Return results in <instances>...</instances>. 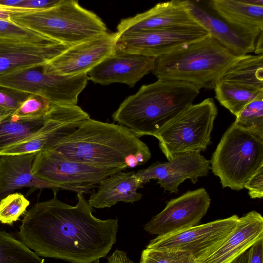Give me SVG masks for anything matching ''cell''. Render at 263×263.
Instances as JSON below:
<instances>
[{
  "label": "cell",
  "mask_w": 263,
  "mask_h": 263,
  "mask_svg": "<svg viewBox=\"0 0 263 263\" xmlns=\"http://www.w3.org/2000/svg\"><path fill=\"white\" fill-rule=\"evenodd\" d=\"M38 202L27 211L18 234L39 256L71 263H93L105 257L116 243L118 219L95 217L82 193L72 206L58 199Z\"/></svg>",
  "instance_id": "1"
},
{
  "label": "cell",
  "mask_w": 263,
  "mask_h": 263,
  "mask_svg": "<svg viewBox=\"0 0 263 263\" xmlns=\"http://www.w3.org/2000/svg\"><path fill=\"white\" fill-rule=\"evenodd\" d=\"M48 149L73 161L122 170L143 165L151 157L147 145L129 128L90 118L82 121Z\"/></svg>",
  "instance_id": "2"
},
{
  "label": "cell",
  "mask_w": 263,
  "mask_h": 263,
  "mask_svg": "<svg viewBox=\"0 0 263 263\" xmlns=\"http://www.w3.org/2000/svg\"><path fill=\"white\" fill-rule=\"evenodd\" d=\"M200 89L186 82L158 79L142 85L136 93L126 98L112 118L138 138L155 136L170 120L193 104Z\"/></svg>",
  "instance_id": "3"
},
{
  "label": "cell",
  "mask_w": 263,
  "mask_h": 263,
  "mask_svg": "<svg viewBox=\"0 0 263 263\" xmlns=\"http://www.w3.org/2000/svg\"><path fill=\"white\" fill-rule=\"evenodd\" d=\"M240 57L209 34L156 58L152 72L158 79L182 81L199 89H212Z\"/></svg>",
  "instance_id": "4"
},
{
  "label": "cell",
  "mask_w": 263,
  "mask_h": 263,
  "mask_svg": "<svg viewBox=\"0 0 263 263\" xmlns=\"http://www.w3.org/2000/svg\"><path fill=\"white\" fill-rule=\"evenodd\" d=\"M11 21L68 47L108 32L97 14L74 0H62L45 10L12 14Z\"/></svg>",
  "instance_id": "5"
},
{
  "label": "cell",
  "mask_w": 263,
  "mask_h": 263,
  "mask_svg": "<svg viewBox=\"0 0 263 263\" xmlns=\"http://www.w3.org/2000/svg\"><path fill=\"white\" fill-rule=\"evenodd\" d=\"M211 168L222 186L239 191L263 165V140L233 123L213 153Z\"/></svg>",
  "instance_id": "6"
},
{
  "label": "cell",
  "mask_w": 263,
  "mask_h": 263,
  "mask_svg": "<svg viewBox=\"0 0 263 263\" xmlns=\"http://www.w3.org/2000/svg\"><path fill=\"white\" fill-rule=\"evenodd\" d=\"M217 114L214 100L207 98L187 106L166 123L154 137L167 160L180 154L205 151Z\"/></svg>",
  "instance_id": "7"
},
{
  "label": "cell",
  "mask_w": 263,
  "mask_h": 263,
  "mask_svg": "<svg viewBox=\"0 0 263 263\" xmlns=\"http://www.w3.org/2000/svg\"><path fill=\"white\" fill-rule=\"evenodd\" d=\"M88 80L87 73L54 75L45 73L39 66L0 75V86L38 95L54 104L77 105Z\"/></svg>",
  "instance_id": "8"
},
{
  "label": "cell",
  "mask_w": 263,
  "mask_h": 263,
  "mask_svg": "<svg viewBox=\"0 0 263 263\" xmlns=\"http://www.w3.org/2000/svg\"><path fill=\"white\" fill-rule=\"evenodd\" d=\"M239 217L236 215L197 225L177 232L157 236L146 248L179 251L190 254L201 263L215 252L234 230Z\"/></svg>",
  "instance_id": "9"
},
{
  "label": "cell",
  "mask_w": 263,
  "mask_h": 263,
  "mask_svg": "<svg viewBox=\"0 0 263 263\" xmlns=\"http://www.w3.org/2000/svg\"><path fill=\"white\" fill-rule=\"evenodd\" d=\"M121 171V168H103L73 161L51 149L37 152L32 166V173L37 178L65 186L96 185Z\"/></svg>",
  "instance_id": "10"
},
{
  "label": "cell",
  "mask_w": 263,
  "mask_h": 263,
  "mask_svg": "<svg viewBox=\"0 0 263 263\" xmlns=\"http://www.w3.org/2000/svg\"><path fill=\"white\" fill-rule=\"evenodd\" d=\"M44 118V122L40 128L0 150V156L36 153L48 149L56 140L90 117L77 105L52 104Z\"/></svg>",
  "instance_id": "11"
},
{
  "label": "cell",
  "mask_w": 263,
  "mask_h": 263,
  "mask_svg": "<svg viewBox=\"0 0 263 263\" xmlns=\"http://www.w3.org/2000/svg\"><path fill=\"white\" fill-rule=\"evenodd\" d=\"M211 198L203 187L172 199L144 226L152 235L161 236L199 225L210 208Z\"/></svg>",
  "instance_id": "12"
},
{
  "label": "cell",
  "mask_w": 263,
  "mask_h": 263,
  "mask_svg": "<svg viewBox=\"0 0 263 263\" xmlns=\"http://www.w3.org/2000/svg\"><path fill=\"white\" fill-rule=\"evenodd\" d=\"M117 32H107L68 47L42 66L46 73L77 76L87 73L115 50Z\"/></svg>",
  "instance_id": "13"
},
{
  "label": "cell",
  "mask_w": 263,
  "mask_h": 263,
  "mask_svg": "<svg viewBox=\"0 0 263 263\" xmlns=\"http://www.w3.org/2000/svg\"><path fill=\"white\" fill-rule=\"evenodd\" d=\"M210 161L193 152L178 154L166 162H157L146 168L134 173L140 183L143 184L151 179L157 180L165 191L177 193L178 186L186 179L195 183L199 177L208 174Z\"/></svg>",
  "instance_id": "14"
},
{
  "label": "cell",
  "mask_w": 263,
  "mask_h": 263,
  "mask_svg": "<svg viewBox=\"0 0 263 263\" xmlns=\"http://www.w3.org/2000/svg\"><path fill=\"white\" fill-rule=\"evenodd\" d=\"M209 34L202 27L124 33L118 35L115 49L156 58Z\"/></svg>",
  "instance_id": "15"
},
{
  "label": "cell",
  "mask_w": 263,
  "mask_h": 263,
  "mask_svg": "<svg viewBox=\"0 0 263 263\" xmlns=\"http://www.w3.org/2000/svg\"><path fill=\"white\" fill-rule=\"evenodd\" d=\"M200 27L189 13L185 0H173L158 3L146 11L121 20L116 32L119 35L128 32Z\"/></svg>",
  "instance_id": "16"
},
{
  "label": "cell",
  "mask_w": 263,
  "mask_h": 263,
  "mask_svg": "<svg viewBox=\"0 0 263 263\" xmlns=\"http://www.w3.org/2000/svg\"><path fill=\"white\" fill-rule=\"evenodd\" d=\"M36 153L0 156V200L16 190L26 187L33 190L51 189L56 193L60 189L83 194L91 192L92 185H61L35 177L32 173V166Z\"/></svg>",
  "instance_id": "17"
},
{
  "label": "cell",
  "mask_w": 263,
  "mask_h": 263,
  "mask_svg": "<svg viewBox=\"0 0 263 263\" xmlns=\"http://www.w3.org/2000/svg\"><path fill=\"white\" fill-rule=\"evenodd\" d=\"M156 58L117 50L88 73L89 80L102 85L124 83L133 87L144 76L152 72Z\"/></svg>",
  "instance_id": "18"
},
{
  "label": "cell",
  "mask_w": 263,
  "mask_h": 263,
  "mask_svg": "<svg viewBox=\"0 0 263 263\" xmlns=\"http://www.w3.org/2000/svg\"><path fill=\"white\" fill-rule=\"evenodd\" d=\"M68 48L54 40L29 42L0 37V75L43 66Z\"/></svg>",
  "instance_id": "19"
},
{
  "label": "cell",
  "mask_w": 263,
  "mask_h": 263,
  "mask_svg": "<svg viewBox=\"0 0 263 263\" xmlns=\"http://www.w3.org/2000/svg\"><path fill=\"white\" fill-rule=\"evenodd\" d=\"M263 239V217L255 211L239 217L224 243L201 263H232L257 242Z\"/></svg>",
  "instance_id": "20"
},
{
  "label": "cell",
  "mask_w": 263,
  "mask_h": 263,
  "mask_svg": "<svg viewBox=\"0 0 263 263\" xmlns=\"http://www.w3.org/2000/svg\"><path fill=\"white\" fill-rule=\"evenodd\" d=\"M185 5L196 22L233 54L242 57L254 51L256 41L243 35L196 2L185 0Z\"/></svg>",
  "instance_id": "21"
},
{
  "label": "cell",
  "mask_w": 263,
  "mask_h": 263,
  "mask_svg": "<svg viewBox=\"0 0 263 263\" xmlns=\"http://www.w3.org/2000/svg\"><path fill=\"white\" fill-rule=\"evenodd\" d=\"M209 7L219 17L248 38L256 41L263 32V6L244 0H211Z\"/></svg>",
  "instance_id": "22"
},
{
  "label": "cell",
  "mask_w": 263,
  "mask_h": 263,
  "mask_svg": "<svg viewBox=\"0 0 263 263\" xmlns=\"http://www.w3.org/2000/svg\"><path fill=\"white\" fill-rule=\"evenodd\" d=\"M135 172H118L103 179L99 184L97 192L88 201L92 208H110L119 201L133 203L141 199L137 192L143 187L134 176Z\"/></svg>",
  "instance_id": "23"
},
{
  "label": "cell",
  "mask_w": 263,
  "mask_h": 263,
  "mask_svg": "<svg viewBox=\"0 0 263 263\" xmlns=\"http://www.w3.org/2000/svg\"><path fill=\"white\" fill-rule=\"evenodd\" d=\"M220 81L263 89V55L248 54L240 57Z\"/></svg>",
  "instance_id": "24"
},
{
  "label": "cell",
  "mask_w": 263,
  "mask_h": 263,
  "mask_svg": "<svg viewBox=\"0 0 263 263\" xmlns=\"http://www.w3.org/2000/svg\"><path fill=\"white\" fill-rule=\"evenodd\" d=\"M214 89L216 99L235 116L248 103L263 93V89L250 88L223 81H219Z\"/></svg>",
  "instance_id": "25"
},
{
  "label": "cell",
  "mask_w": 263,
  "mask_h": 263,
  "mask_svg": "<svg viewBox=\"0 0 263 263\" xmlns=\"http://www.w3.org/2000/svg\"><path fill=\"white\" fill-rule=\"evenodd\" d=\"M0 263H45V260L11 234L0 231Z\"/></svg>",
  "instance_id": "26"
},
{
  "label": "cell",
  "mask_w": 263,
  "mask_h": 263,
  "mask_svg": "<svg viewBox=\"0 0 263 263\" xmlns=\"http://www.w3.org/2000/svg\"><path fill=\"white\" fill-rule=\"evenodd\" d=\"M45 118L33 121L17 119L13 115L0 123V150L34 133L43 124Z\"/></svg>",
  "instance_id": "27"
},
{
  "label": "cell",
  "mask_w": 263,
  "mask_h": 263,
  "mask_svg": "<svg viewBox=\"0 0 263 263\" xmlns=\"http://www.w3.org/2000/svg\"><path fill=\"white\" fill-rule=\"evenodd\" d=\"M236 117L234 124L263 140V93L245 106Z\"/></svg>",
  "instance_id": "28"
},
{
  "label": "cell",
  "mask_w": 263,
  "mask_h": 263,
  "mask_svg": "<svg viewBox=\"0 0 263 263\" xmlns=\"http://www.w3.org/2000/svg\"><path fill=\"white\" fill-rule=\"evenodd\" d=\"M52 104L43 97L30 94L12 115L23 121L43 119L50 111Z\"/></svg>",
  "instance_id": "29"
},
{
  "label": "cell",
  "mask_w": 263,
  "mask_h": 263,
  "mask_svg": "<svg viewBox=\"0 0 263 263\" xmlns=\"http://www.w3.org/2000/svg\"><path fill=\"white\" fill-rule=\"evenodd\" d=\"M29 201L20 193H13L0 200V222L12 225L24 214Z\"/></svg>",
  "instance_id": "30"
},
{
  "label": "cell",
  "mask_w": 263,
  "mask_h": 263,
  "mask_svg": "<svg viewBox=\"0 0 263 263\" xmlns=\"http://www.w3.org/2000/svg\"><path fill=\"white\" fill-rule=\"evenodd\" d=\"M140 263H198L189 253L179 251L158 250L146 248Z\"/></svg>",
  "instance_id": "31"
},
{
  "label": "cell",
  "mask_w": 263,
  "mask_h": 263,
  "mask_svg": "<svg viewBox=\"0 0 263 263\" xmlns=\"http://www.w3.org/2000/svg\"><path fill=\"white\" fill-rule=\"evenodd\" d=\"M0 37L29 42L53 40L12 21L5 20H0Z\"/></svg>",
  "instance_id": "32"
},
{
  "label": "cell",
  "mask_w": 263,
  "mask_h": 263,
  "mask_svg": "<svg viewBox=\"0 0 263 263\" xmlns=\"http://www.w3.org/2000/svg\"><path fill=\"white\" fill-rule=\"evenodd\" d=\"M30 95L27 92L0 86V106L14 112Z\"/></svg>",
  "instance_id": "33"
},
{
  "label": "cell",
  "mask_w": 263,
  "mask_h": 263,
  "mask_svg": "<svg viewBox=\"0 0 263 263\" xmlns=\"http://www.w3.org/2000/svg\"><path fill=\"white\" fill-rule=\"evenodd\" d=\"M244 188L248 190L252 199L261 198L263 196V165L248 180Z\"/></svg>",
  "instance_id": "34"
},
{
  "label": "cell",
  "mask_w": 263,
  "mask_h": 263,
  "mask_svg": "<svg viewBox=\"0 0 263 263\" xmlns=\"http://www.w3.org/2000/svg\"><path fill=\"white\" fill-rule=\"evenodd\" d=\"M246 263H263V239L257 242L247 251Z\"/></svg>",
  "instance_id": "35"
},
{
  "label": "cell",
  "mask_w": 263,
  "mask_h": 263,
  "mask_svg": "<svg viewBox=\"0 0 263 263\" xmlns=\"http://www.w3.org/2000/svg\"><path fill=\"white\" fill-rule=\"evenodd\" d=\"M107 259V263H134L125 252L119 249H116Z\"/></svg>",
  "instance_id": "36"
},
{
  "label": "cell",
  "mask_w": 263,
  "mask_h": 263,
  "mask_svg": "<svg viewBox=\"0 0 263 263\" xmlns=\"http://www.w3.org/2000/svg\"><path fill=\"white\" fill-rule=\"evenodd\" d=\"M263 32L257 38L255 44L254 52L256 55H262L263 51Z\"/></svg>",
  "instance_id": "37"
},
{
  "label": "cell",
  "mask_w": 263,
  "mask_h": 263,
  "mask_svg": "<svg viewBox=\"0 0 263 263\" xmlns=\"http://www.w3.org/2000/svg\"><path fill=\"white\" fill-rule=\"evenodd\" d=\"M13 112V110L0 106V123L11 116Z\"/></svg>",
  "instance_id": "38"
},
{
  "label": "cell",
  "mask_w": 263,
  "mask_h": 263,
  "mask_svg": "<svg viewBox=\"0 0 263 263\" xmlns=\"http://www.w3.org/2000/svg\"><path fill=\"white\" fill-rule=\"evenodd\" d=\"M0 20L11 21V14L8 12L0 10Z\"/></svg>",
  "instance_id": "39"
},
{
  "label": "cell",
  "mask_w": 263,
  "mask_h": 263,
  "mask_svg": "<svg viewBox=\"0 0 263 263\" xmlns=\"http://www.w3.org/2000/svg\"><path fill=\"white\" fill-rule=\"evenodd\" d=\"M247 258V251L236 258L232 263H246Z\"/></svg>",
  "instance_id": "40"
},
{
  "label": "cell",
  "mask_w": 263,
  "mask_h": 263,
  "mask_svg": "<svg viewBox=\"0 0 263 263\" xmlns=\"http://www.w3.org/2000/svg\"><path fill=\"white\" fill-rule=\"evenodd\" d=\"M93 263H100V262L99 260H98V261H95V262H94Z\"/></svg>",
  "instance_id": "41"
}]
</instances>
